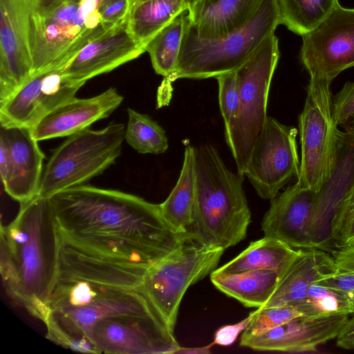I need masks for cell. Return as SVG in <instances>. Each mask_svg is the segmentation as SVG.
I'll use <instances>...</instances> for the list:
<instances>
[{"mask_svg": "<svg viewBox=\"0 0 354 354\" xmlns=\"http://www.w3.org/2000/svg\"><path fill=\"white\" fill-rule=\"evenodd\" d=\"M148 269L83 250L59 235L57 275L44 322L46 338L93 353L111 336L147 318H160L144 289Z\"/></svg>", "mask_w": 354, "mask_h": 354, "instance_id": "cell-1", "label": "cell"}, {"mask_svg": "<svg viewBox=\"0 0 354 354\" xmlns=\"http://www.w3.org/2000/svg\"><path fill=\"white\" fill-rule=\"evenodd\" d=\"M49 199L62 239L109 258L150 268L187 236L171 228L160 204L118 190L82 185Z\"/></svg>", "mask_w": 354, "mask_h": 354, "instance_id": "cell-2", "label": "cell"}, {"mask_svg": "<svg viewBox=\"0 0 354 354\" xmlns=\"http://www.w3.org/2000/svg\"><path fill=\"white\" fill-rule=\"evenodd\" d=\"M59 234L49 198L20 204L1 226L0 271L8 295L43 322L57 271Z\"/></svg>", "mask_w": 354, "mask_h": 354, "instance_id": "cell-3", "label": "cell"}, {"mask_svg": "<svg viewBox=\"0 0 354 354\" xmlns=\"http://www.w3.org/2000/svg\"><path fill=\"white\" fill-rule=\"evenodd\" d=\"M196 162L195 201L187 236L203 245L225 250L245 239L251 223L244 176L230 171L210 145L196 148Z\"/></svg>", "mask_w": 354, "mask_h": 354, "instance_id": "cell-4", "label": "cell"}, {"mask_svg": "<svg viewBox=\"0 0 354 354\" xmlns=\"http://www.w3.org/2000/svg\"><path fill=\"white\" fill-rule=\"evenodd\" d=\"M104 5L102 0H33L28 31L32 76L64 68L86 45L117 24L104 19Z\"/></svg>", "mask_w": 354, "mask_h": 354, "instance_id": "cell-5", "label": "cell"}, {"mask_svg": "<svg viewBox=\"0 0 354 354\" xmlns=\"http://www.w3.org/2000/svg\"><path fill=\"white\" fill-rule=\"evenodd\" d=\"M281 24L277 0H264L241 28L215 39L198 37L188 22L174 72L164 82L205 79L236 71Z\"/></svg>", "mask_w": 354, "mask_h": 354, "instance_id": "cell-6", "label": "cell"}, {"mask_svg": "<svg viewBox=\"0 0 354 354\" xmlns=\"http://www.w3.org/2000/svg\"><path fill=\"white\" fill-rule=\"evenodd\" d=\"M279 55V40L273 33L236 71L239 104L235 115L225 127V138L237 172L242 176H245L253 146L268 118L269 91Z\"/></svg>", "mask_w": 354, "mask_h": 354, "instance_id": "cell-7", "label": "cell"}, {"mask_svg": "<svg viewBox=\"0 0 354 354\" xmlns=\"http://www.w3.org/2000/svg\"><path fill=\"white\" fill-rule=\"evenodd\" d=\"M125 126L111 122L102 129L77 132L52 153L43 171L39 196L85 185L102 174L121 155Z\"/></svg>", "mask_w": 354, "mask_h": 354, "instance_id": "cell-8", "label": "cell"}, {"mask_svg": "<svg viewBox=\"0 0 354 354\" xmlns=\"http://www.w3.org/2000/svg\"><path fill=\"white\" fill-rule=\"evenodd\" d=\"M331 83L310 76L299 115L301 161L296 183L315 192L329 180L336 163L339 130L333 118Z\"/></svg>", "mask_w": 354, "mask_h": 354, "instance_id": "cell-9", "label": "cell"}, {"mask_svg": "<svg viewBox=\"0 0 354 354\" xmlns=\"http://www.w3.org/2000/svg\"><path fill=\"white\" fill-rule=\"evenodd\" d=\"M224 251L203 245L187 236L176 250L149 268L143 282L145 291L171 333L187 290L216 269Z\"/></svg>", "mask_w": 354, "mask_h": 354, "instance_id": "cell-10", "label": "cell"}, {"mask_svg": "<svg viewBox=\"0 0 354 354\" xmlns=\"http://www.w3.org/2000/svg\"><path fill=\"white\" fill-rule=\"evenodd\" d=\"M296 128L268 117L250 153L245 176L262 198L271 200L299 174Z\"/></svg>", "mask_w": 354, "mask_h": 354, "instance_id": "cell-11", "label": "cell"}, {"mask_svg": "<svg viewBox=\"0 0 354 354\" xmlns=\"http://www.w3.org/2000/svg\"><path fill=\"white\" fill-rule=\"evenodd\" d=\"M301 37L300 60L310 76L332 82L354 67V8L338 3L319 25Z\"/></svg>", "mask_w": 354, "mask_h": 354, "instance_id": "cell-12", "label": "cell"}, {"mask_svg": "<svg viewBox=\"0 0 354 354\" xmlns=\"http://www.w3.org/2000/svg\"><path fill=\"white\" fill-rule=\"evenodd\" d=\"M53 68L32 75L15 93L0 104V125L31 129L49 113L75 97L85 84Z\"/></svg>", "mask_w": 354, "mask_h": 354, "instance_id": "cell-13", "label": "cell"}, {"mask_svg": "<svg viewBox=\"0 0 354 354\" xmlns=\"http://www.w3.org/2000/svg\"><path fill=\"white\" fill-rule=\"evenodd\" d=\"M33 0H0V104L32 75L28 31Z\"/></svg>", "mask_w": 354, "mask_h": 354, "instance_id": "cell-14", "label": "cell"}, {"mask_svg": "<svg viewBox=\"0 0 354 354\" xmlns=\"http://www.w3.org/2000/svg\"><path fill=\"white\" fill-rule=\"evenodd\" d=\"M30 129L0 130V174L6 193L20 204L39 194L45 155Z\"/></svg>", "mask_w": 354, "mask_h": 354, "instance_id": "cell-15", "label": "cell"}, {"mask_svg": "<svg viewBox=\"0 0 354 354\" xmlns=\"http://www.w3.org/2000/svg\"><path fill=\"white\" fill-rule=\"evenodd\" d=\"M349 317L301 315L259 335L242 334L240 346L258 351L315 353L320 345L337 337Z\"/></svg>", "mask_w": 354, "mask_h": 354, "instance_id": "cell-16", "label": "cell"}, {"mask_svg": "<svg viewBox=\"0 0 354 354\" xmlns=\"http://www.w3.org/2000/svg\"><path fill=\"white\" fill-rule=\"evenodd\" d=\"M317 193L297 183L279 193L270 200V208L263 218L264 236L296 250L313 248L310 224Z\"/></svg>", "mask_w": 354, "mask_h": 354, "instance_id": "cell-17", "label": "cell"}, {"mask_svg": "<svg viewBox=\"0 0 354 354\" xmlns=\"http://www.w3.org/2000/svg\"><path fill=\"white\" fill-rule=\"evenodd\" d=\"M145 51L130 34L126 15L107 32L86 45L62 73L68 80L86 83L138 57Z\"/></svg>", "mask_w": 354, "mask_h": 354, "instance_id": "cell-18", "label": "cell"}, {"mask_svg": "<svg viewBox=\"0 0 354 354\" xmlns=\"http://www.w3.org/2000/svg\"><path fill=\"white\" fill-rule=\"evenodd\" d=\"M354 184V133L339 131L336 163L329 180L317 193L310 224L313 248L331 253L332 219Z\"/></svg>", "mask_w": 354, "mask_h": 354, "instance_id": "cell-19", "label": "cell"}, {"mask_svg": "<svg viewBox=\"0 0 354 354\" xmlns=\"http://www.w3.org/2000/svg\"><path fill=\"white\" fill-rule=\"evenodd\" d=\"M123 99L113 87L92 97H75L44 117L30 131L37 141L68 137L109 117Z\"/></svg>", "mask_w": 354, "mask_h": 354, "instance_id": "cell-20", "label": "cell"}, {"mask_svg": "<svg viewBox=\"0 0 354 354\" xmlns=\"http://www.w3.org/2000/svg\"><path fill=\"white\" fill-rule=\"evenodd\" d=\"M336 269L330 253L316 248L297 249L281 272L273 293L261 308L294 306L306 295L310 285Z\"/></svg>", "mask_w": 354, "mask_h": 354, "instance_id": "cell-21", "label": "cell"}, {"mask_svg": "<svg viewBox=\"0 0 354 354\" xmlns=\"http://www.w3.org/2000/svg\"><path fill=\"white\" fill-rule=\"evenodd\" d=\"M264 0H198L189 10V24L196 35L215 39L245 25Z\"/></svg>", "mask_w": 354, "mask_h": 354, "instance_id": "cell-22", "label": "cell"}, {"mask_svg": "<svg viewBox=\"0 0 354 354\" xmlns=\"http://www.w3.org/2000/svg\"><path fill=\"white\" fill-rule=\"evenodd\" d=\"M196 189V147L187 145L178 181L167 199L160 204L166 221L181 235H187L192 223Z\"/></svg>", "mask_w": 354, "mask_h": 354, "instance_id": "cell-23", "label": "cell"}, {"mask_svg": "<svg viewBox=\"0 0 354 354\" xmlns=\"http://www.w3.org/2000/svg\"><path fill=\"white\" fill-rule=\"evenodd\" d=\"M281 272L272 270L239 273L212 272L210 280L221 292L248 308H261L273 293Z\"/></svg>", "mask_w": 354, "mask_h": 354, "instance_id": "cell-24", "label": "cell"}, {"mask_svg": "<svg viewBox=\"0 0 354 354\" xmlns=\"http://www.w3.org/2000/svg\"><path fill=\"white\" fill-rule=\"evenodd\" d=\"M296 251L278 239L264 236L251 242L238 256L213 272L231 274L261 270L281 272Z\"/></svg>", "mask_w": 354, "mask_h": 354, "instance_id": "cell-25", "label": "cell"}, {"mask_svg": "<svg viewBox=\"0 0 354 354\" xmlns=\"http://www.w3.org/2000/svg\"><path fill=\"white\" fill-rule=\"evenodd\" d=\"M185 9L187 8L185 0H147L140 2L127 10L129 31L136 41L145 48L158 32Z\"/></svg>", "mask_w": 354, "mask_h": 354, "instance_id": "cell-26", "label": "cell"}, {"mask_svg": "<svg viewBox=\"0 0 354 354\" xmlns=\"http://www.w3.org/2000/svg\"><path fill=\"white\" fill-rule=\"evenodd\" d=\"M189 22V10L180 12L145 46L155 72L165 78L175 71L185 32Z\"/></svg>", "mask_w": 354, "mask_h": 354, "instance_id": "cell-27", "label": "cell"}, {"mask_svg": "<svg viewBox=\"0 0 354 354\" xmlns=\"http://www.w3.org/2000/svg\"><path fill=\"white\" fill-rule=\"evenodd\" d=\"M281 24L304 35L319 25L333 10L338 0H277Z\"/></svg>", "mask_w": 354, "mask_h": 354, "instance_id": "cell-28", "label": "cell"}, {"mask_svg": "<svg viewBox=\"0 0 354 354\" xmlns=\"http://www.w3.org/2000/svg\"><path fill=\"white\" fill-rule=\"evenodd\" d=\"M293 307L308 318L354 313V305L343 293L319 282L310 285Z\"/></svg>", "mask_w": 354, "mask_h": 354, "instance_id": "cell-29", "label": "cell"}, {"mask_svg": "<svg viewBox=\"0 0 354 354\" xmlns=\"http://www.w3.org/2000/svg\"><path fill=\"white\" fill-rule=\"evenodd\" d=\"M124 140L140 153L160 154L168 149L165 130L148 115L127 109Z\"/></svg>", "mask_w": 354, "mask_h": 354, "instance_id": "cell-30", "label": "cell"}, {"mask_svg": "<svg viewBox=\"0 0 354 354\" xmlns=\"http://www.w3.org/2000/svg\"><path fill=\"white\" fill-rule=\"evenodd\" d=\"M331 239L335 249L347 245L354 239V184L332 219Z\"/></svg>", "mask_w": 354, "mask_h": 354, "instance_id": "cell-31", "label": "cell"}, {"mask_svg": "<svg viewBox=\"0 0 354 354\" xmlns=\"http://www.w3.org/2000/svg\"><path fill=\"white\" fill-rule=\"evenodd\" d=\"M299 316L301 314L293 306L259 308L242 334L259 335Z\"/></svg>", "mask_w": 354, "mask_h": 354, "instance_id": "cell-32", "label": "cell"}, {"mask_svg": "<svg viewBox=\"0 0 354 354\" xmlns=\"http://www.w3.org/2000/svg\"><path fill=\"white\" fill-rule=\"evenodd\" d=\"M218 85V102L225 127L234 115L239 104V88L236 71L216 77Z\"/></svg>", "mask_w": 354, "mask_h": 354, "instance_id": "cell-33", "label": "cell"}, {"mask_svg": "<svg viewBox=\"0 0 354 354\" xmlns=\"http://www.w3.org/2000/svg\"><path fill=\"white\" fill-rule=\"evenodd\" d=\"M333 113L337 126H344L354 118V82H346L335 95Z\"/></svg>", "mask_w": 354, "mask_h": 354, "instance_id": "cell-34", "label": "cell"}, {"mask_svg": "<svg viewBox=\"0 0 354 354\" xmlns=\"http://www.w3.org/2000/svg\"><path fill=\"white\" fill-rule=\"evenodd\" d=\"M318 282L341 292L354 305V272L336 269Z\"/></svg>", "mask_w": 354, "mask_h": 354, "instance_id": "cell-35", "label": "cell"}, {"mask_svg": "<svg viewBox=\"0 0 354 354\" xmlns=\"http://www.w3.org/2000/svg\"><path fill=\"white\" fill-rule=\"evenodd\" d=\"M257 310L250 313L244 319L234 324L224 325L218 328L215 334L213 344L219 346H227L232 345L239 335L248 326L254 317Z\"/></svg>", "mask_w": 354, "mask_h": 354, "instance_id": "cell-36", "label": "cell"}, {"mask_svg": "<svg viewBox=\"0 0 354 354\" xmlns=\"http://www.w3.org/2000/svg\"><path fill=\"white\" fill-rule=\"evenodd\" d=\"M330 254L337 269L354 272V245L334 249Z\"/></svg>", "mask_w": 354, "mask_h": 354, "instance_id": "cell-37", "label": "cell"}, {"mask_svg": "<svg viewBox=\"0 0 354 354\" xmlns=\"http://www.w3.org/2000/svg\"><path fill=\"white\" fill-rule=\"evenodd\" d=\"M337 338V346L340 348L354 350V313L351 315L345 326Z\"/></svg>", "mask_w": 354, "mask_h": 354, "instance_id": "cell-38", "label": "cell"}, {"mask_svg": "<svg viewBox=\"0 0 354 354\" xmlns=\"http://www.w3.org/2000/svg\"><path fill=\"white\" fill-rule=\"evenodd\" d=\"M214 345L213 342L205 346L183 348L180 347L175 353L178 354H209L211 353V347Z\"/></svg>", "mask_w": 354, "mask_h": 354, "instance_id": "cell-39", "label": "cell"}, {"mask_svg": "<svg viewBox=\"0 0 354 354\" xmlns=\"http://www.w3.org/2000/svg\"><path fill=\"white\" fill-rule=\"evenodd\" d=\"M346 131L354 133V118L344 125Z\"/></svg>", "mask_w": 354, "mask_h": 354, "instance_id": "cell-40", "label": "cell"}, {"mask_svg": "<svg viewBox=\"0 0 354 354\" xmlns=\"http://www.w3.org/2000/svg\"><path fill=\"white\" fill-rule=\"evenodd\" d=\"M147 0H127L128 9L134 6L136 3L142 2Z\"/></svg>", "mask_w": 354, "mask_h": 354, "instance_id": "cell-41", "label": "cell"}, {"mask_svg": "<svg viewBox=\"0 0 354 354\" xmlns=\"http://www.w3.org/2000/svg\"><path fill=\"white\" fill-rule=\"evenodd\" d=\"M198 1V0H185V3L187 9H189Z\"/></svg>", "mask_w": 354, "mask_h": 354, "instance_id": "cell-42", "label": "cell"}, {"mask_svg": "<svg viewBox=\"0 0 354 354\" xmlns=\"http://www.w3.org/2000/svg\"><path fill=\"white\" fill-rule=\"evenodd\" d=\"M347 245H354V239L352 241H351Z\"/></svg>", "mask_w": 354, "mask_h": 354, "instance_id": "cell-43", "label": "cell"}, {"mask_svg": "<svg viewBox=\"0 0 354 354\" xmlns=\"http://www.w3.org/2000/svg\"><path fill=\"white\" fill-rule=\"evenodd\" d=\"M102 1H103V2H104L105 4H106L108 2H109V1H112V0H102Z\"/></svg>", "mask_w": 354, "mask_h": 354, "instance_id": "cell-44", "label": "cell"}]
</instances>
